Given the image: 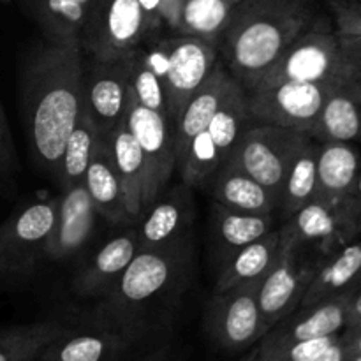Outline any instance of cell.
Listing matches in <instances>:
<instances>
[{
    "instance_id": "cell-18",
    "label": "cell",
    "mask_w": 361,
    "mask_h": 361,
    "mask_svg": "<svg viewBox=\"0 0 361 361\" xmlns=\"http://www.w3.org/2000/svg\"><path fill=\"white\" fill-rule=\"evenodd\" d=\"M133 335L115 326L76 330L69 326L41 353L37 361H115Z\"/></svg>"
},
{
    "instance_id": "cell-36",
    "label": "cell",
    "mask_w": 361,
    "mask_h": 361,
    "mask_svg": "<svg viewBox=\"0 0 361 361\" xmlns=\"http://www.w3.org/2000/svg\"><path fill=\"white\" fill-rule=\"evenodd\" d=\"M338 337H341V334L312 338V341L295 342V344L275 349H256L254 356L257 361H314L321 353L326 351Z\"/></svg>"
},
{
    "instance_id": "cell-40",
    "label": "cell",
    "mask_w": 361,
    "mask_h": 361,
    "mask_svg": "<svg viewBox=\"0 0 361 361\" xmlns=\"http://www.w3.org/2000/svg\"><path fill=\"white\" fill-rule=\"evenodd\" d=\"M338 41H341L342 53L351 66L355 76H361V37H342V35H338Z\"/></svg>"
},
{
    "instance_id": "cell-44",
    "label": "cell",
    "mask_w": 361,
    "mask_h": 361,
    "mask_svg": "<svg viewBox=\"0 0 361 361\" xmlns=\"http://www.w3.org/2000/svg\"><path fill=\"white\" fill-rule=\"evenodd\" d=\"M7 147H9V133H7L6 115H4V109L0 106V168H2L4 161H6Z\"/></svg>"
},
{
    "instance_id": "cell-8",
    "label": "cell",
    "mask_w": 361,
    "mask_h": 361,
    "mask_svg": "<svg viewBox=\"0 0 361 361\" xmlns=\"http://www.w3.org/2000/svg\"><path fill=\"white\" fill-rule=\"evenodd\" d=\"M127 129L136 140L145 162V196L143 207L147 210L166 190L176 169L175 126L171 118L145 108L129 88L126 116Z\"/></svg>"
},
{
    "instance_id": "cell-21",
    "label": "cell",
    "mask_w": 361,
    "mask_h": 361,
    "mask_svg": "<svg viewBox=\"0 0 361 361\" xmlns=\"http://www.w3.org/2000/svg\"><path fill=\"white\" fill-rule=\"evenodd\" d=\"M27 16L39 27L44 41L81 48V32L92 0H20Z\"/></svg>"
},
{
    "instance_id": "cell-42",
    "label": "cell",
    "mask_w": 361,
    "mask_h": 361,
    "mask_svg": "<svg viewBox=\"0 0 361 361\" xmlns=\"http://www.w3.org/2000/svg\"><path fill=\"white\" fill-rule=\"evenodd\" d=\"M342 338L348 345L349 355H361V324L360 326H345L342 330Z\"/></svg>"
},
{
    "instance_id": "cell-37",
    "label": "cell",
    "mask_w": 361,
    "mask_h": 361,
    "mask_svg": "<svg viewBox=\"0 0 361 361\" xmlns=\"http://www.w3.org/2000/svg\"><path fill=\"white\" fill-rule=\"evenodd\" d=\"M334 28L342 37H361V0H328Z\"/></svg>"
},
{
    "instance_id": "cell-7",
    "label": "cell",
    "mask_w": 361,
    "mask_h": 361,
    "mask_svg": "<svg viewBox=\"0 0 361 361\" xmlns=\"http://www.w3.org/2000/svg\"><path fill=\"white\" fill-rule=\"evenodd\" d=\"M279 226L282 245L298 243L321 259L335 254L361 236V214L348 201L324 203L312 200Z\"/></svg>"
},
{
    "instance_id": "cell-16",
    "label": "cell",
    "mask_w": 361,
    "mask_h": 361,
    "mask_svg": "<svg viewBox=\"0 0 361 361\" xmlns=\"http://www.w3.org/2000/svg\"><path fill=\"white\" fill-rule=\"evenodd\" d=\"M194 221L192 189L185 183L162 192L137 221L136 236L140 250L161 249L185 240Z\"/></svg>"
},
{
    "instance_id": "cell-32",
    "label": "cell",
    "mask_w": 361,
    "mask_h": 361,
    "mask_svg": "<svg viewBox=\"0 0 361 361\" xmlns=\"http://www.w3.org/2000/svg\"><path fill=\"white\" fill-rule=\"evenodd\" d=\"M69 330L59 319L14 324L0 330V361H37L41 353L56 337Z\"/></svg>"
},
{
    "instance_id": "cell-26",
    "label": "cell",
    "mask_w": 361,
    "mask_h": 361,
    "mask_svg": "<svg viewBox=\"0 0 361 361\" xmlns=\"http://www.w3.org/2000/svg\"><path fill=\"white\" fill-rule=\"evenodd\" d=\"M282 249L284 245H282L281 233L279 228H275L249 245L235 250L231 256L222 261V270L217 277L215 291H224L243 282L263 279L279 261Z\"/></svg>"
},
{
    "instance_id": "cell-20",
    "label": "cell",
    "mask_w": 361,
    "mask_h": 361,
    "mask_svg": "<svg viewBox=\"0 0 361 361\" xmlns=\"http://www.w3.org/2000/svg\"><path fill=\"white\" fill-rule=\"evenodd\" d=\"M140 250L136 229L109 240L99 249L90 263L76 275L73 288L85 298L104 296Z\"/></svg>"
},
{
    "instance_id": "cell-38",
    "label": "cell",
    "mask_w": 361,
    "mask_h": 361,
    "mask_svg": "<svg viewBox=\"0 0 361 361\" xmlns=\"http://www.w3.org/2000/svg\"><path fill=\"white\" fill-rule=\"evenodd\" d=\"M137 4H140L141 16H143L145 39H148L164 27L161 16V0H137Z\"/></svg>"
},
{
    "instance_id": "cell-29",
    "label": "cell",
    "mask_w": 361,
    "mask_h": 361,
    "mask_svg": "<svg viewBox=\"0 0 361 361\" xmlns=\"http://www.w3.org/2000/svg\"><path fill=\"white\" fill-rule=\"evenodd\" d=\"M275 215L243 214L229 210L222 204L214 203L212 210V235L214 243L222 252V259L231 256L235 250L249 245L275 229Z\"/></svg>"
},
{
    "instance_id": "cell-6",
    "label": "cell",
    "mask_w": 361,
    "mask_h": 361,
    "mask_svg": "<svg viewBox=\"0 0 361 361\" xmlns=\"http://www.w3.org/2000/svg\"><path fill=\"white\" fill-rule=\"evenodd\" d=\"M59 200L34 201L0 224V282L30 277L46 257V242L56 217Z\"/></svg>"
},
{
    "instance_id": "cell-30",
    "label": "cell",
    "mask_w": 361,
    "mask_h": 361,
    "mask_svg": "<svg viewBox=\"0 0 361 361\" xmlns=\"http://www.w3.org/2000/svg\"><path fill=\"white\" fill-rule=\"evenodd\" d=\"M99 137L101 136L97 133V127L83 106L76 120V126L73 127L69 137H67L55 176H53L60 189L66 190L85 182V175H87L88 164L92 161Z\"/></svg>"
},
{
    "instance_id": "cell-46",
    "label": "cell",
    "mask_w": 361,
    "mask_h": 361,
    "mask_svg": "<svg viewBox=\"0 0 361 361\" xmlns=\"http://www.w3.org/2000/svg\"><path fill=\"white\" fill-rule=\"evenodd\" d=\"M351 85H353V88H355L356 97H358V101L361 102V76L351 78Z\"/></svg>"
},
{
    "instance_id": "cell-17",
    "label": "cell",
    "mask_w": 361,
    "mask_h": 361,
    "mask_svg": "<svg viewBox=\"0 0 361 361\" xmlns=\"http://www.w3.org/2000/svg\"><path fill=\"white\" fill-rule=\"evenodd\" d=\"M97 215L85 183L62 190L56 204L55 224L46 242V257L62 261L80 252L90 240Z\"/></svg>"
},
{
    "instance_id": "cell-48",
    "label": "cell",
    "mask_w": 361,
    "mask_h": 361,
    "mask_svg": "<svg viewBox=\"0 0 361 361\" xmlns=\"http://www.w3.org/2000/svg\"><path fill=\"white\" fill-rule=\"evenodd\" d=\"M243 361H257V360H256V356H254V353H252V355H250L249 358H245Z\"/></svg>"
},
{
    "instance_id": "cell-24",
    "label": "cell",
    "mask_w": 361,
    "mask_h": 361,
    "mask_svg": "<svg viewBox=\"0 0 361 361\" xmlns=\"http://www.w3.org/2000/svg\"><path fill=\"white\" fill-rule=\"evenodd\" d=\"M215 203L243 214L270 215L279 210V197L270 189L231 164H222L210 183Z\"/></svg>"
},
{
    "instance_id": "cell-35",
    "label": "cell",
    "mask_w": 361,
    "mask_h": 361,
    "mask_svg": "<svg viewBox=\"0 0 361 361\" xmlns=\"http://www.w3.org/2000/svg\"><path fill=\"white\" fill-rule=\"evenodd\" d=\"M127 71H129V88L134 97L145 106V108L157 111L161 115L169 116L168 97H166V83L161 80L157 73L152 69L145 55L143 46L126 56ZM175 126V123H173Z\"/></svg>"
},
{
    "instance_id": "cell-31",
    "label": "cell",
    "mask_w": 361,
    "mask_h": 361,
    "mask_svg": "<svg viewBox=\"0 0 361 361\" xmlns=\"http://www.w3.org/2000/svg\"><path fill=\"white\" fill-rule=\"evenodd\" d=\"M252 115L247 104V95L238 81H233L231 88L226 94L224 101L219 106L215 115L207 126V134L210 136L215 150L221 155L222 162L228 161L229 154L238 143L243 130L252 123Z\"/></svg>"
},
{
    "instance_id": "cell-1",
    "label": "cell",
    "mask_w": 361,
    "mask_h": 361,
    "mask_svg": "<svg viewBox=\"0 0 361 361\" xmlns=\"http://www.w3.org/2000/svg\"><path fill=\"white\" fill-rule=\"evenodd\" d=\"M81 53L46 41L28 53L21 69V108L32 154L51 176L83 109Z\"/></svg>"
},
{
    "instance_id": "cell-28",
    "label": "cell",
    "mask_w": 361,
    "mask_h": 361,
    "mask_svg": "<svg viewBox=\"0 0 361 361\" xmlns=\"http://www.w3.org/2000/svg\"><path fill=\"white\" fill-rule=\"evenodd\" d=\"M111 150L116 176L123 190L127 214L130 222H137L143 215L145 196V162L136 140L127 129L126 122L120 123L108 137H104Z\"/></svg>"
},
{
    "instance_id": "cell-39",
    "label": "cell",
    "mask_w": 361,
    "mask_h": 361,
    "mask_svg": "<svg viewBox=\"0 0 361 361\" xmlns=\"http://www.w3.org/2000/svg\"><path fill=\"white\" fill-rule=\"evenodd\" d=\"M182 4L183 0H161L162 23L175 34H178L182 25Z\"/></svg>"
},
{
    "instance_id": "cell-19",
    "label": "cell",
    "mask_w": 361,
    "mask_h": 361,
    "mask_svg": "<svg viewBox=\"0 0 361 361\" xmlns=\"http://www.w3.org/2000/svg\"><path fill=\"white\" fill-rule=\"evenodd\" d=\"M233 81H235L233 74L229 73L228 67L222 66V62L219 60L215 69L212 71L208 80L203 83V87L189 99V102H187L185 108L180 113L178 120H176L175 123L176 168H178V164L182 162L190 141H192L201 130L207 129L212 116L215 115L219 106L224 101L226 94H228L229 88H231Z\"/></svg>"
},
{
    "instance_id": "cell-3",
    "label": "cell",
    "mask_w": 361,
    "mask_h": 361,
    "mask_svg": "<svg viewBox=\"0 0 361 361\" xmlns=\"http://www.w3.org/2000/svg\"><path fill=\"white\" fill-rule=\"evenodd\" d=\"M189 254L185 240L161 247L137 250L118 281L104 295L102 312L109 324L134 335L141 326V316L168 295L180 279Z\"/></svg>"
},
{
    "instance_id": "cell-47",
    "label": "cell",
    "mask_w": 361,
    "mask_h": 361,
    "mask_svg": "<svg viewBox=\"0 0 361 361\" xmlns=\"http://www.w3.org/2000/svg\"><path fill=\"white\" fill-rule=\"evenodd\" d=\"M348 361H361V355H356V356H351Z\"/></svg>"
},
{
    "instance_id": "cell-11",
    "label": "cell",
    "mask_w": 361,
    "mask_h": 361,
    "mask_svg": "<svg viewBox=\"0 0 361 361\" xmlns=\"http://www.w3.org/2000/svg\"><path fill=\"white\" fill-rule=\"evenodd\" d=\"M259 284L261 279L224 291H214L207 309V330L219 348L243 351L267 335L257 303Z\"/></svg>"
},
{
    "instance_id": "cell-2",
    "label": "cell",
    "mask_w": 361,
    "mask_h": 361,
    "mask_svg": "<svg viewBox=\"0 0 361 361\" xmlns=\"http://www.w3.org/2000/svg\"><path fill=\"white\" fill-rule=\"evenodd\" d=\"M317 14L316 0H238L219 39V55L247 90Z\"/></svg>"
},
{
    "instance_id": "cell-15",
    "label": "cell",
    "mask_w": 361,
    "mask_h": 361,
    "mask_svg": "<svg viewBox=\"0 0 361 361\" xmlns=\"http://www.w3.org/2000/svg\"><path fill=\"white\" fill-rule=\"evenodd\" d=\"M353 293L331 296L307 307H298L295 312L279 321L257 342L256 349H275L295 342L330 337L342 334L348 324V309Z\"/></svg>"
},
{
    "instance_id": "cell-13",
    "label": "cell",
    "mask_w": 361,
    "mask_h": 361,
    "mask_svg": "<svg viewBox=\"0 0 361 361\" xmlns=\"http://www.w3.org/2000/svg\"><path fill=\"white\" fill-rule=\"evenodd\" d=\"M171 39L166 97L169 118L176 123L189 99L203 87L219 62L217 44L185 34H175Z\"/></svg>"
},
{
    "instance_id": "cell-23",
    "label": "cell",
    "mask_w": 361,
    "mask_h": 361,
    "mask_svg": "<svg viewBox=\"0 0 361 361\" xmlns=\"http://www.w3.org/2000/svg\"><path fill=\"white\" fill-rule=\"evenodd\" d=\"M83 183L87 192L90 194V200L94 201L95 210L104 221L113 226L130 224L122 185L113 164L111 150L104 137H99L95 145Z\"/></svg>"
},
{
    "instance_id": "cell-45",
    "label": "cell",
    "mask_w": 361,
    "mask_h": 361,
    "mask_svg": "<svg viewBox=\"0 0 361 361\" xmlns=\"http://www.w3.org/2000/svg\"><path fill=\"white\" fill-rule=\"evenodd\" d=\"M349 203H351L353 207H355L361 214V166H360L358 176H356L355 187H353L351 190V196H349Z\"/></svg>"
},
{
    "instance_id": "cell-27",
    "label": "cell",
    "mask_w": 361,
    "mask_h": 361,
    "mask_svg": "<svg viewBox=\"0 0 361 361\" xmlns=\"http://www.w3.org/2000/svg\"><path fill=\"white\" fill-rule=\"evenodd\" d=\"M309 136L319 143L361 141V102L351 80L330 92Z\"/></svg>"
},
{
    "instance_id": "cell-43",
    "label": "cell",
    "mask_w": 361,
    "mask_h": 361,
    "mask_svg": "<svg viewBox=\"0 0 361 361\" xmlns=\"http://www.w3.org/2000/svg\"><path fill=\"white\" fill-rule=\"evenodd\" d=\"M361 324V286L353 293L348 309V324L345 326H360Z\"/></svg>"
},
{
    "instance_id": "cell-14",
    "label": "cell",
    "mask_w": 361,
    "mask_h": 361,
    "mask_svg": "<svg viewBox=\"0 0 361 361\" xmlns=\"http://www.w3.org/2000/svg\"><path fill=\"white\" fill-rule=\"evenodd\" d=\"M129 99V71L126 59H92L83 66V106L101 137H108L123 122Z\"/></svg>"
},
{
    "instance_id": "cell-9",
    "label": "cell",
    "mask_w": 361,
    "mask_h": 361,
    "mask_svg": "<svg viewBox=\"0 0 361 361\" xmlns=\"http://www.w3.org/2000/svg\"><path fill=\"white\" fill-rule=\"evenodd\" d=\"M321 261L314 250L298 243H286L279 261L261 279L257 289V303L267 330L298 309Z\"/></svg>"
},
{
    "instance_id": "cell-22",
    "label": "cell",
    "mask_w": 361,
    "mask_h": 361,
    "mask_svg": "<svg viewBox=\"0 0 361 361\" xmlns=\"http://www.w3.org/2000/svg\"><path fill=\"white\" fill-rule=\"evenodd\" d=\"M319 143V141H317ZM361 166V152L353 143L326 141L317 150V183L314 200L348 201Z\"/></svg>"
},
{
    "instance_id": "cell-49",
    "label": "cell",
    "mask_w": 361,
    "mask_h": 361,
    "mask_svg": "<svg viewBox=\"0 0 361 361\" xmlns=\"http://www.w3.org/2000/svg\"><path fill=\"white\" fill-rule=\"evenodd\" d=\"M0 2H11V0H0Z\"/></svg>"
},
{
    "instance_id": "cell-12",
    "label": "cell",
    "mask_w": 361,
    "mask_h": 361,
    "mask_svg": "<svg viewBox=\"0 0 361 361\" xmlns=\"http://www.w3.org/2000/svg\"><path fill=\"white\" fill-rule=\"evenodd\" d=\"M345 83V81H344ZM342 83H279L245 90L254 120L310 134L324 101Z\"/></svg>"
},
{
    "instance_id": "cell-34",
    "label": "cell",
    "mask_w": 361,
    "mask_h": 361,
    "mask_svg": "<svg viewBox=\"0 0 361 361\" xmlns=\"http://www.w3.org/2000/svg\"><path fill=\"white\" fill-rule=\"evenodd\" d=\"M238 0H183L178 34L219 44L222 30Z\"/></svg>"
},
{
    "instance_id": "cell-10",
    "label": "cell",
    "mask_w": 361,
    "mask_h": 361,
    "mask_svg": "<svg viewBox=\"0 0 361 361\" xmlns=\"http://www.w3.org/2000/svg\"><path fill=\"white\" fill-rule=\"evenodd\" d=\"M143 41L137 0H92L81 32V51L97 60H120Z\"/></svg>"
},
{
    "instance_id": "cell-25",
    "label": "cell",
    "mask_w": 361,
    "mask_h": 361,
    "mask_svg": "<svg viewBox=\"0 0 361 361\" xmlns=\"http://www.w3.org/2000/svg\"><path fill=\"white\" fill-rule=\"evenodd\" d=\"M361 286V236L321 261L300 307L355 293Z\"/></svg>"
},
{
    "instance_id": "cell-33",
    "label": "cell",
    "mask_w": 361,
    "mask_h": 361,
    "mask_svg": "<svg viewBox=\"0 0 361 361\" xmlns=\"http://www.w3.org/2000/svg\"><path fill=\"white\" fill-rule=\"evenodd\" d=\"M317 150H319V143L310 137L293 159L286 173L281 196H279V212L282 215V221L295 215L300 208L310 203L316 196Z\"/></svg>"
},
{
    "instance_id": "cell-41",
    "label": "cell",
    "mask_w": 361,
    "mask_h": 361,
    "mask_svg": "<svg viewBox=\"0 0 361 361\" xmlns=\"http://www.w3.org/2000/svg\"><path fill=\"white\" fill-rule=\"evenodd\" d=\"M349 358H351V355H349L348 345H345L344 338H342V334H341V337H338L337 341L326 349V351L321 353V355L314 361H348Z\"/></svg>"
},
{
    "instance_id": "cell-4",
    "label": "cell",
    "mask_w": 361,
    "mask_h": 361,
    "mask_svg": "<svg viewBox=\"0 0 361 361\" xmlns=\"http://www.w3.org/2000/svg\"><path fill=\"white\" fill-rule=\"evenodd\" d=\"M351 78L355 73L342 53L334 25L326 16L317 14L312 25L247 90L279 83H344Z\"/></svg>"
},
{
    "instance_id": "cell-5",
    "label": "cell",
    "mask_w": 361,
    "mask_h": 361,
    "mask_svg": "<svg viewBox=\"0 0 361 361\" xmlns=\"http://www.w3.org/2000/svg\"><path fill=\"white\" fill-rule=\"evenodd\" d=\"M309 140V134L252 120L226 162L252 176L279 197L293 159Z\"/></svg>"
}]
</instances>
